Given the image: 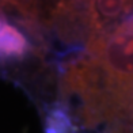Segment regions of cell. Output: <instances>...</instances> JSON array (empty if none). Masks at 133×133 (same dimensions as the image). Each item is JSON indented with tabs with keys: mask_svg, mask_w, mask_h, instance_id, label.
I'll return each mask as SVG.
<instances>
[{
	"mask_svg": "<svg viewBox=\"0 0 133 133\" xmlns=\"http://www.w3.org/2000/svg\"><path fill=\"white\" fill-rule=\"evenodd\" d=\"M50 31L64 44L80 46L91 37V14L88 2H60Z\"/></svg>",
	"mask_w": 133,
	"mask_h": 133,
	"instance_id": "6da1fadb",
	"label": "cell"
},
{
	"mask_svg": "<svg viewBox=\"0 0 133 133\" xmlns=\"http://www.w3.org/2000/svg\"><path fill=\"white\" fill-rule=\"evenodd\" d=\"M27 52L29 42L18 27L7 25L0 30V63L23 60Z\"/></svg>",
	"mask_w": 133,
	"mask_h": 133,
	"instance_id": "7a4b0ae2",
	"label": "cell"
}]
</instances>
